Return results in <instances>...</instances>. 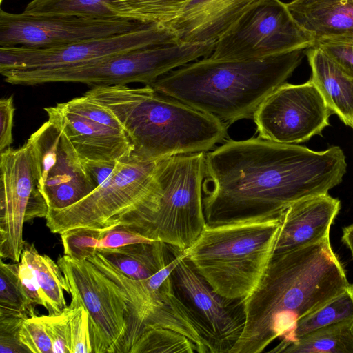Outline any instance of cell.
<instances>
[{"label":"cell","instance_id":"cell-37","mask_svg":"<svg viewBox=\"0 0 353 353\" xmlns=\"http://www.w3.org/2000/svg\"><path fill=\"white\" fill-rule=\"evenodd\" d=\"M12 97L0 100V152L10 148L12 143V127L14 114Z\"/></svg>","mask_w":353,"mask_h":353},{"label":"cell","instance_id":"cell-5","mask_svg":"<svg viewBox=\"0 0 353 353\" xmlns=\"http://www.w3.org/2000/svg\"><path fill=\"white\" fill-rule=\"evenodd\" d=\"M280 228V217L207 224L186 258L217 294L243 301L265 272Z\"/></svg>","mask_w":353,"mask_h":353},{"label":"cell","instance_id":"cell-39","mask_svg":"<svg viewBox=\"0 0 353 353\" xmlns=\"http://www.w3.org/2000/svg\"><path fill=\"white\" fill-rule=\"evenodd\" d=\"M19 277L22 288L31 302L34 305H43L35 275L23 259L19 262Z\"/></svg>","mask_w":353,"mask_h":353},{"label":"cell","instance_id":"cell-38","mask_svg":"<svg viewBox=\"0 0 353 353\" xmlns=\"http://www.w3.org/2000/svg\"><path fill=\"white\" fill-rule=\"evenodd\" d=\"M119 160L82 161L85 170L95 188L106 181L114 171Z\"/></svg>","mask_w":353,"mask_h":353},{"label":"cell","instance_id":"cell-34","mask_svg":"<svg viewBox=\"0 0 353 353\" xmlns=\"http://www.w3.org/2000/svg\"><path fill=\"white\" fill-rule=\"evenodd\" d=\"M69 312L68 305L59 313L40 316L52 341L53 353H70L68 332Z\"/></svg>","mask_w":353,"mask_h":353},{"label":"cell","instance_id":"cell-14","mask_svg":"<svg viewBox=\"0 0 353 353\" xmlns=\"http://www.w3.org/2000/svg\"><path fill=\"white\" fill-rule=\"evenodd\" d=\"M145 23L121 18L35 16L0 10V47L50 48L134 30Z\"/></svg>","mask_w":353,"mask_h":353},{"label":"cell","instance_id":"cell-29","mask_svg":"<svg viewBox=\"0 0 353 353\" xmlns=\"http://www.w3.org/2000/svg\"><path fill=\"white\" fill-rule=\"evenodd\" d=\"M34 305L26 296L19 277V262H0V312L36 316Z\"/></svg>","mask_w":353,"mask_h":353},{"label":"cell","instance_id":"cell-15","mask_svg":"<svg viewBox=\"0 0 353 353\" xmlns=\"http://www.w3.org/2000/svg\"><path fill=\"white\" fill-rule=\"evenodd\" d=\"M44 110L48 120L61 127L81 161L119 160L133 152L114 113L85 94Z\"/></svg>","mask_w":353,"mask_h":353},{"label":"cell","instance_id":"cell-2","mask_svg":"<svg viewBox=\"0 0 353 353\" xmlns=\"http://www.w3.org/2000/svg\"><path fill=\"white\" fill-rule=\"evenodd\" d=\"M330 238L273 254L259 284L243 300L245 322L230 353L283 352L298 321L319 309L349 285Z\"/></svg>","mask_w":353,"mask_h":353},{"label":"cell","instance_id":"cell-10","mask_svg":"<svg viewBox=\"0 0 353 353\" xmlns=\"http://www.w3.org/2000/svg\"><path fill=\"white\" fill-rule=\"evenodd\" d=\"M48 203L41 192L31 145L0 152V257L21 260L23 225L46 218Z\"/></svg>","mask_w":353,"mask_h":353},{"label":"cell","instance_id":"cell-30","mask_svg":"<svg viewBox=\"0 0 353 353\" xmlns=\"http://www.w3.org/2000/svg\"><path fill=\"white\" fill-rule=\"evenodd\" d=\"M196 345L185 336L163 327L143 330L130 353H193Z\"/></svg>","mask_w":353,"mask_h":353},{"label":"cell","instance_id":"cell-31","mask_svg":"<svg viewBox=\"0 0 353 353\" xmlns=\"http://www.w3.org/2000/svg\"><path fill=\"white\" fill-rule=\"evenodd\" d=\"M104 232L78 228L61 233L64 254L77 261L93 256L98 250L99 239Z\"/></svg>","mask_w":353,"mask_h":353},{"label":"cell","instance_id":"cell-8","mask_svg":"<svg viewBox=\"0 0 353 353\" xmlns=\"http://www.w3.org/2000/svg\"><path fill=\"white\" fill-rule=\"evenodd\" d=\"M159 160L134 153L121 158L108 179L86 196L67 208L49 209L46 226L59 234L78 228L100 231L132 228Z\"/></svg>","mask_w":353,"mask_h":353},{"label":"cell","instance_id":"cell-13","mask_svg":"<svg viewBox=\"0 0 353 353\" xmlns=\"http://www.w3.org/2000/svg\"><path fill=\"white\" fill-rule=\"evenodd\" d=\"M332 114L316 86L284 83L270 93L253 115L259 137L297 144L321 135Z\"/></svg>","mask_w":353,"mask_h":353},{"label":"cell","instance_id":"cell-21","mask_svg":"<svg viewBox=\"0 0 353 353\" xmlns=\"http://www.w3.org/2000/svg\"><path fill=\"white\" fill-rule=\"evenodd\" d=\"M286 5L316 43L324 40L353 42V0H292Z\"/></svg>","mask_w":353,"mask_h":353},{"label":"cell","instance_id":"cell-1","mask_svg":"<svg viewBox=\"0 0 353 353\" xmlns=\"http://www.w3.org/2000/svg\"><path fill=\"white\" fill-rule=\"evenodd\" d=\"M342 149L314 151L259 137L228 140L205 153L203 205L208 225L280 217L292 204L327 194L343 181Z\"/></svg>","mask_w":353,"mask_h":353},{"label":"cell","instance_id":"cell-18","mask_svg":"<svg viewBox=\"0 0 353 353\" xmlns=\"http://www.w3.org/2000/svg\"><path fill=\"white\" fill-rule=\"evenodd\" d=\"M185 255V250L179 252L163 268L149 278L139 280L125 276L97 252L88 259L126 294L130 321L123 353H130L150 317L179 299L172 273Z\"/></svg>","mask_w":353,"mask_h":353},{"label":"cell","instance_id":"cell-27","mask_svg":"<svg viewBox=\"0 0 353 353\" xmlns=\"http://www.w3.org/2000/svg\"><path fill=\"white\" fill-rule=\"evenodd\" d=\"M352 319H353V284L350 283L343 291L321 307L298 321L292 334L291 344L317 329Z\"/></svg>","mask_w":353,"mask_h":353},{"label":"cell","instance_id":"cell-22","mask_svg":"<svg viewBox=\"0 0 353 353\" xmlns=\"http://www.w3.org/2000/svg\"><path fill=\"white\" fill-rule=\"evenodd\" d=\"M305 54L312 70L310 80L332 112L353 129V79L319 46L307 48Z\"/></svg>","mask_w":353,"mask_h":353},{"label":"cell","instance_id":"cell-4","mask_svg":"<svg viewBox=\"0 0 353 353\" xmlns=\"http://www.w3.org/2000/svg\"><path fill=\"white\" fill-rule=\"evenodd\" d=\"M108 108L123 128L137 156L159 160L207 152L225 140L228 126L153 87H94L85 93Z\"/></svg>","mask_w":353,"mask_h":353},{"label":"cell","instance_id":"cell-36","mask_svg":"<svg viewBox=\"0 0 353 353\" xmlns=\"http://www.w3.org/2000/svg\"><path fill=\"white\" fill-rule=\"evenodd\" d=\"M154 241H155L128 228L117 227L103 232L99 239L98 250L116 248L131 244L152 243Z\"/></svg>","mask_w":353,"mask_h":353},{"label":"cell","instance_id":"cell-26","mask_svg":"<svg viewBox=\"0 0 353 353\" xmlns=\"http://www.w3.org/2000/svg\"><path fill=\"white\" fill-rule=\"evenodd\" d=\"M190 0H112L111 8L121 18L169 26Z\"/></svg>","mask_w":353,"mask_h":353},{"label":"cell","instance_id":"cell-9","mask_svg":"<svg viewBox=\"0 0 353 353\" xmlns=\"http://www.w3.org/2000/svg\"><path fill=\"white\" fill-rule=\"evenodd\" d=\"M72 297L69 306L88 312L94 353H123L130 310L124 291L89 260H57Z\"/></svg>","mask_w":353,"mask_h":353},{"label":"cell","instance_id":"cell-6","mask_svg":"<svg viewBox=\"0 0 353 353\" xmlns=\"http://www.w3.org/2000/svg\"><path fill=\"white\" fill-rule=\"evenodd\" d=\"M205 152L160 159L148 199L152 216L137 232L183 251L207 226L203 205Z\"/></svg>","mask_w":353,"mask_h":353},{"label":"cell","instance_id":"cell-16","mask_svg":"<svg viewBox=\"0 0 353 353\" xmlns=\"http://www.w3.org/2000/svg\"><path fill=\"white\" fill-rule=\"evenodd\" d=\"M27 141L49 209L67 208L95 189L74 147L58 124L48 119Z\"/></svg>","mask_w":353,"mask_h":353},{"label":"cell","instance_id":"cell-33","mask_svg":"<svg viewBox=\"0 0 353 353\" xmlns=\"http://www.w3.org/2000/svg\"><path fill=\"white\" fill-rule=\"evenodd\" d=\"M21 344L32 353H53L52 343L40 316L26 319L19 330Z\"/></svg>","mask_w":353,"mask_h":353},{"label":"cell","instance_id":"cell-17","mask_svg":"<svg viewBox=\"0 0 353 353\" xmlns=\"http://www.w3.org/2000/svg\"><path fill=\"white\" fill-rule=\"evenodd\" d=\"M172 277L179 296L202 328L210 353H230L245 325L243 301L228 299L217 294L186 255L174 268Z\"/></svg>","mask_w":353,"mask_h":353},{"label":"cell","instance_id":"cell-42","mask_svg":"<svg viewBox=\"0 0 353 353\" xmlns=\"http://www.w3.org/2000/svg\"><path fill=\"white\" fill-rule=\"evenodd\" d=\"M2 1H3V0H0V3H2Z\"/></svg>","mask_w":353,"mask_h":353},{"label":"cell","instance_id":"cell-12","mask_svg":"<svg viewBox=\"0 0 353 353\" xmlns=\"http://www.w3.org/2000/svg\"><path fill=\"white\" fill-rule=\"evenodd\" d=\"M176 43L178 39L171 28L147 23L130 32L55 48L0 47V73L71 67L132 50Z\"/></svg>","mask_w":353,"mask_h":353},{"label":"cell","instance_id":"cell-11","mask_svg":"<svg viewBox=\"0 0 353 353\" xmlns=\"http://www.w3.org/2000/svg\"><path fill=\"white\" fill-rule=\"evenodd\" d=\"M315 44L314 38L294 19L286 3L265 0L216 41L209 57L220 60H259Z\"/></svg>","mask_w":353,"mask_h":353},{"label":"cell","instance_id":"cell-41","mask_svg":"<svg viewBox=\"0 0 353 353\" xmlns=\"http://www.w3.org/2000/svg\"><path fill=\"white\" fill-rule=\"evenodd\" d=\"M341 240L350 250L353 259V224L343 228Z\"/></svg>","mask_w":353,"mask_h":353},{"label":"cell","instance_id":"cell-3","mask_svg":"<svg viewBox=\"0 0 353 353\" xmlns=\"http://www.w3.org/2000/svg\"><path fill=\"white\" fill-rule=\"evenodd\" d=\"M306 50L298 49L250 61L206 57L148 85L229 126L238 120L253 117L263 100L300 65Z\"/></svg>","mask_w":353,"mask_h":353},{"label":"cell","instance_id":"cell-20","mask_svg":"<svg viewBox=\"0 0 353 353\" xmlns=\"http://www.w3.org/2000/svg\"><path fill=\"white\" fill-rule=\"evenodd\" d=\"M341 208L327 194L308 197L290 205L281 215L273 254L285 253L330 238L331 225Z\"/></svg>","mask_w":353,"mask_h":353},{"label":"cell","instance_id":"cell-7","mask_svg":"<svg viewBox=\"0 0 353 353\" xmlns=\"http://www.w3.org/2000/svg\"><path fill=\"white\" fill-rule=\"evenodd\" d=\"M216 41L157 46L121 52L83 64L48 70H16L2 74L12 85L80 83L94 87L150 84L166 73L209 57Z\"/></svg>","mask_w":353,"mask_h":353},{"label":"cell","instance_id":"cell-25","mask_svg":"<svg viewBox=\"0 0 353 353\" xmlns=\"http://www.w3.org/2000/svg\"><path fill=\"white\" fill-rule=\"evenodd\" d=\"M283 353H353V319L329 325L298 339Z\"/></svg>","mask_w":353,"mask_h":353},{"label":"cell","instance_id":"cell-19","mask_svg":"<svg viewBox=\"0 0 353 353\" xmlns=\"http://www.w3.org/2000/svg\"><path fill=\"white\" fill-rule=\"evenodd\" d=\"M265 0H190L170 25L179 43L216 41Z\"/></svg>","mask_w":353,"mask_h":353},{"label":"cell","instance_id":"cell-35","mask_svg":"<svg viewBox=\"0 0 353 353\" xmlns=\"http://www.w3.org/2000/svg\"><path fill=\"white\" fill-rule=\"evenodd\" d=\"M315 46L321 48L349 77L353 79V42L324 40Z\"/></svg>","mask_w":353,"mask_h":353},{"label":"cell","instance_id":"cell-40","mask_svg":"<svg viewBox=\"0 0 353 353\" xmlns=\"http://www.w3.org/2000/svg\"><path fill=\"white\" fill-rule=\"evenodd\" d=\"M29 352L21 344L19 333L0 332V353Z\"/></svg>","mask_w":353,"mask_h":353},{"label":"cell","instance_id":"cell-24","mask_svg":"<svg viewBox=\"0 0 353 353\" xmlns=\"http://www.w3.org/2000/svg\"><path fill=\"white\" fill-rule=\"evenodd\" d=\"M32 270L39 289L40 297L49 314L62 312L68 305L64 296L65 277L57 263L41 254L33 243L25 242L21 257Z\"/></svg>","mask_w":353,"mask_h":353},{"label":"cell","instance_id":"cell-32","mask_svg":"<svg viewBox=\"0 0 353 353\" xmlns=\"http://www.w3.org/2000/svg\"><path fill=\"white\" fill-rule=\"evenodd\" d=\"M70 307L68 332L70 353H92L89 316L85 309L80 306Z\"/></svg>","mask_w":353,"mask_h":353},{"label":"cell","instance_id":"cell-28","mask_svg":"<svg viewBox=\"0 0 353 353\" xmlns=\"http://www.w3.org/2000/svg\"><path fill=\"white\" fill-rule=\"evenodd\" d=\"M112 0H32L25 14L35 16H74L89 19L118 17L112 11Z\"/></svg>","mask_w":353,"mask_h":353},{"label":"cell","instance_id":"cell-23","mask_svg":"<svg viewBox=\"0 0 353 353\" xmlns=\"http://www.w3.org/2000/svg\"><path fill=\"white\" fill-rule=\"evenodd\" d=\"M169 248L170 245L164 243L154 241L102 248L97 252L127 277L139 280L152 276L181 251L175 248L170 254L172 246Z\"/></svg>","mask_w":353,"mask_h":353}]
</instances>
